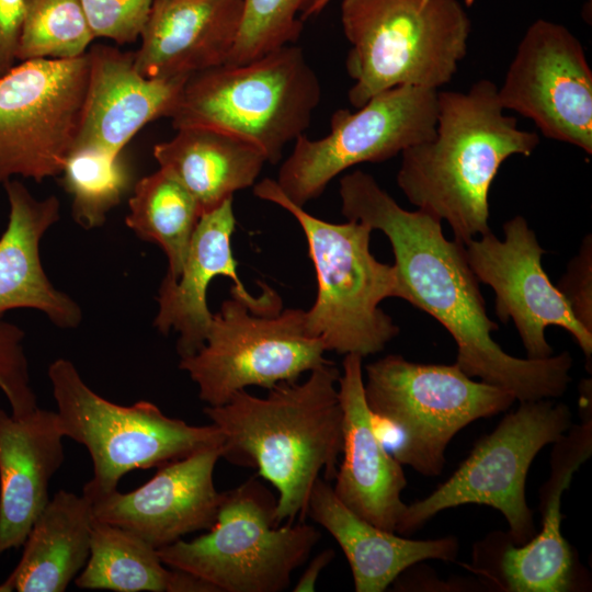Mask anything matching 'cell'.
<instances>
[{
  "label": "cell",
  "mask_w": 592,
  "mask_h": 592,
  "mask_svg": "<svg viewBox=\"0 0 592 592\" xmlns=\"http://www.w3.org/2000/svg\"><path fill=\"white\" fill-rule=\"evenodd\" d=\"M341 212L388 238L403 297L436 319L456 343V362L470 377L510 391L517 401L561 397L571 382L568 352L545 358L508 354L492 338L499 329L486 310L463 244L445 238L442 221L402 208L368 173L340 180Z\"/></svg>",
  "instance_id": "6da1fadb"
},
{
  "label": "cell",
  "mask_w": 592,
  "mask_h": 592,
  "mask_svg": "<svg viewBox=\"0 0 592 592\" xmlns=\"http://www.w3.org/2000/svg\"><path fill=\"white\" fill-rule=\"evenodd\" d=\"M339 377L328 361L304 382L280 383L265 397L242 389L203 409L223 433L221 458L258 469L277 490V524L304 521L317 479L335 477L343 445Z\"/></svg>",
  "instance_id": "7a4b0ae2"
},
{
  "label": "cell",
  "mask_w": 592,
  "mask_h": 592,
  "mask_svg": "<svg viewBox=\"0 0 592 592\" xmlns=\"http://www.w3.org/2000/svg\"><path fill=\"white\" fill-rule=\"evenodd\" d=\"M504 111L488 79L467 91H439L433 136L401 152L399 189L418 209L447 221L463 246L491 231L489 192L502 163L539 144Z\"/></svg>",
  "instance_id": "3957f363"
},
{
  "label": "cell",
  "mask_w": 592,
  "mask_h": 592,
  "mask_svg": "<svg viewBox=\"0 0 592 592\" xmlns=\"http://www.w3.org/2000/svg\"><path fill=\"white\" fill-rule=\"evenodd\" d=\"M253 194L291 213L306 237L318 283L316 300L305 311L308 334L339 354L364 357L383 351L399 327L379 304L402 299L403 292L395 265L372 254V228L356 220H322L292 202L273 179L254 184Z\"/></svg>",
  "instance_id": "277c9868"
},
{
  "label": "cell",
  "mask_w": 592,
  "mask_h": 592,
  "mask_svg": "<svg viewBox=\"0 0 592 592\" xmlns=\"http://www.w3.org/2000/svg\"><path fill=\"white\" fill-rule=\"evenodd\" d=\"M341 24L351 47L345 68L357 109L399 87L439 90L465 58L470 19L458 0H342Z\"/></svg>",
  "instance_id": "5b68a950"
},
{
  "label": "cell",
  "mask_w": 592,
  "mask_h": 592,
  "mask_svg": "<svg viewBox=\"0 0 592 592\" xmlns=\"http://www.w3.org/2000/svg\"><path fill=\"white\" fill-rule=\"evenodd\" d=\"M321 93L303 48L291 44L246 64L192 73L170 118L174 129L201 127L239 137L275 164L284 147L309 127Z\"/></svg>",
  "instance_id": "8992f818"
},
{
  "label": "cell",
  "mask_w": 592,
  "mask_h": 592,
  "mask_svg": "<svg viewBox=\"0 0 592 592\" xmlns=\"http://www.w3.org/2000/svg\"><path fill=\"white\" fill-rule=\"evenodd\" d=\"M365 372V400L385 447L428 477L442 473L446 447L463 428L515 401L510 391L474 380L455 363L420 364L390 354Z\"/></svg>",
  "instance_id": "52a82bcc"
},
{
  "label": "cell",
  "mask_w": 592,
  "mask_h": 592,
  "mask_svg": "<svg viewBox=\"0 0 592 592\" xmlns=\"http://www.w3.org/2000/svg\"><path fill=\"white\" fill-rule=\"evenodd\" d=\"M276 499L257 477L224 491L217 521L192 540L158 549L161 561L201 577L218 592H282L321 538L304 521L281 526Z\"/></svg>",
  "instance_id": "ba28073f"
},
{
  "label": "cell",
  "mask_w": 592,
  "mask_h": 592,
  "mask_svg": "<svg viewBox=\"0 0 592 592\" xmlns=\"http://www.w3.org/2000/svg\"><path fill=\"white\" fill-rule=\"evenodd\" d=\"M48 378L64 436L86 446L92 459L93 476L82 491L87 498L116 490L121 478L134 469L159 467L223 445V433L212 423L187 424L146 400L121 406L104 399L69 360L54 361Z\"/></svg>",
  "instance_id": "9c48e42d"
},
{
  "label": "cell",
  "mask_w": 592,
  "mask_h": 592,
  "mask_svg": "<svg viewBox=\"0 0 592 592\" xmlns=\"http://www.w3.org/2000/svg\"><path fill=\"white\" fill-rule=\"evenodd\" d=\"M519 402L517 409L475 444L445 482L426 498L407 504L396 533L410 534L437 513L471 503L501 512L515 545L536 534L525 497L527 473L538 452L572 425V413L554 399Z\"/></svg>",
  "instance_id": "30bf717a"
},
{
  "label": "cell",
  "mask_w": 592,
  "mask_h": 592,
  "mask_svg": "<svg viewBox=\"0 0 592 592\" xmlns=\"http://www.w3.org/2000/svg\"><path fill=\"white\" fill-rule=\"evenodd\" d=\"M323 343L308 334L305 310L257 315L231 297L213 314L203 348L181 357L179 367L198 388L207 406L226 403L250 386L272 388L296 382L328 362Z\"/></svg>",
  "instance_id": "8fae6325"
},
{
  "label": "cell",
  "mask_w": 592,
  "mask_h": 592,
  "mask_svg": "<svg viewBox=\"0 0 592 592\" xmlns=\"http://www.w3.org/2000/svg\"><path fill=\"white\" fill-rule=\"evenodd\" d=\"M439 90L399 86L371 98L354 112L337 110L330 132L319 139L305 134L282 163L277 184L299 206L320 196L346 169L388 160L433 136Z\"/></svg>",
  "instance_id": "7c38bea8"
},
{
  "label": "cell",
  "mask_w": 592,
  "mask_h": 592,
  "mask_svg": "<svg viewBox=\"0 0 592 592\" xmlns=\"http://www.w3.org/2000/svg\"><path fill=\"white\" fill-rule=\"evenodd\" d=\"M89 79L86 52L31 59L0 77V183L60 174L79 130Z\"/></svg>",
  "instance_id": "4fadbf2b"
},
{
  "label": "cell",
  "mask_w": 592,
  "mask_h": 592,
  "mask_svg": "<svg viewBox=\"0 0 592 592\" xmlns=\"http://www.w3.org/2000/svg\"><path fill=\"white\" fill-rule=\"evenodd\" d=\"M581 422L556 442L550 475L539 491L542 528L515 545L508 533L494 532L475 544L466 565L480 581L505 592H573L587 590L588 576L561 533V499L576 471L592 454L591 380L581 384Z\"/></svg>",
  "instance_id": "5bb4252c"
},
{
  "label": "cell",
  "mask_w": 592,
  "mask_h": 592,
  "mask_svg": "<svg viewBox=\"0 0 592 592\" xmlns=\"http://www.w3.org/2000/svg\"><path fill=\"white\" fill-rule=\"evenodd\" d=\"M498 99L546 138L592 153V70L581 42L565 25L536 20L527 27Z\"/></svg>",
  "instance_id": "9a60e30c"
},
{
  "label": "cell",
  "mask_w": 592,
  "mask_h": 592,
  "mask_svg": "<svg viewBox=\"0 0 592 592\" xmlns=\"http://www.w3.org/2000/svg\"><path fill=\"white\" fill-rule=\"evenodd\" d=\"M504 239L491 231L467 242V261L479 283L496 294V314L501 322L512 320L527 358L553 355L546 340L549 326L565 329L587 358L592 354V332L574 317L569 303L546 274L540 247L526 219L516 215L503 225Z\"/></svg>",
  "instance_id": "2e32d148"
},
{
  "label": "cell",
  "mask_w": 592,
  "mask_h": 592,
  "mask_svg": "<svg viewBox=\"0 0 592 592\" xmlns=\"http://www.w3.org/2000/svg\"><path fill=\"white\" fill-rule=\"evenodd\" d=\"M221 445L200 449L158 467L156 475L129 492L117 489L87 498L93 517L139 536L159 549L187 534L210 530L223 492L214 483Z\"/></svg>",
  "instance_id": "e0dca14e"
},
{
  "label": "cell",
  "mask_w": 592,
  "mask_h": 592,
  "mask_svg": "<svg viewBox=\"0 0 592 592\" xmlns=\"http://www.w3.org/2000/svg\"><path fill=\"white\" fill-rule=\"evenodd\" d=\"M235 228L232 198L203 214L179 277L164 276L161 283L153 326L163 334L170 330L179 334L180 358L195 354L205 343L213 316L207 306V289L218 275L232 281L231 297L246 304L251 312L275 315L281 311L280 296L272 288L264 285L260 296H252L241 283L231 250Z\"/></svg>",
  "instance_id": "ac0fdd59"
},
{
  "label": "cell",
  "mask_w": 592,
  "mask_h": 592,
  "mask_svg": "<svg viewBox=\"0 0 592 592\" xmlns=\"http://www.w3.org/2000/svg\"><path fill=\"white\" fill-rule=\"evenodd\" d=\"M87 54L88 87L71 152L121 153L146 124L171 117L187 77L146 78L135 68L134 52L110 45H93Z\"/></svg>",
  "instance_id": "d6986e66"
},
{
  "label": "cell",
  "mask_w": 592,
  "mask_h": 592,
  "mask_svg": "<svg viewBox=\"0 0 592 592\" xmlns=\"http://www.w3.org/2000/svg\"><path fill=\"white\" fill-rule=\"evenodd\" d=\"M363 357L346 354L338 382L343 412L342 462L332 487L338 499L365 521L395 532L407 506L402 465L379 437L364 396Z\"/></svg>",
  "instance_id": "ffe728a7"
},
{
  "label": "cell",
  "mask_w": 592,
  "mask_h": 592,
  "mask_svg": "<svg viewBox=\"0 0 592 592\" xmlns=\"http://www.w3.org/2000/svg\"><path fill=\"white\" fill-rule=\"evenodd\" d=\"M244 0H153L136 70L146 78L189 77L226 62L238 37Z\"/></svg>",
  "instance_id": "44dd1931"
},
{
  "label": "cell",
  "mask_w": 592,
  "mask_h": 592,
  "mask_svg": "<svg viewBox=\"0 0 592 592\" xmlns=\"http://www.w3.org/2000/svg\"><path fill=\"white\" fill-rule=\"evenodd\" d=\"M64 437L56 411L37 407L15 417L0 409V555L23 546L48 503Z\"/></svg>",
  "instance_id": "7402d4cb"
},
{
  "label": "cell",
  "mask_w": 592,
  "mask_h": 592,
  "mask_svg": "<svg viewBox=\"0 0 592 592\" xmlns=\"http://www.w3.org/2000/svg\"><path fill=\"white\" fill-rule=\"evenodd\" d=\"M3 186L10 213L0 237V320L11 309L31 308L60 328L77 327L82 319L80 307L50 283L39 254L44 234L59 219V200L54 195L37 200L13 179Z\"/></svg>",
  "instance_id": "603a6c76"
},
{
  "label": "cell",
  "mask_w": 592,
  "mask_h": 592,
  "mask_svg": "<svg viewBox=\"0 0 592 592\" xmlns=\"http://www.w3.org/2000/svg\"><path fill=\"white\" fill-rule=\"evenodd\" d=\"M306 515L322 526L343 550L356 592H383L420 561L457 559L459 544L455 536L420 540L380 528L348 509L322 478L312 487Z\"/></svg>",
  "instance_id": "cb8c5ba5"
},
{
  "label": "cell",
  "mask_w": 592,
  "mask_h": 592,
  "mask_svg": "<svg viewBox=\"0 0 592 592\" xmlns=\"http://www.w3.org/2000/svg\"><path fill=\"white\" fill-rule=\"evenodd\" d=\"M155 145L160 169L195 200L202 215L254 185L266 159L254 145L209 128L186 127Z\"/></svg>",
  "instance_id": "d4e9b609"
},
{
  "label": "cell",
  "mask_w": 592,
  "mask_h": 592,
  "mask_svg": "<svg viewBox=\"0 0 592 592\" xmlns=\"http://www.w3.org/2000/svg\"><path fill=\"white\" fill-rule=\"evenodd\" d=\"M93 514L82 494L59 490L35 520L0 592H62L90 555Z\"/></svg>",
  "instance_id": "484cf974"
},
{
  "label": "cell",
  "mask_w": 592,
  "mask_h": 592,
  "mask_svg": "<svg viewBox=\"0 0 592 592\" xmlns=\"http://www.w3.org/2000/svg\"><path fill=\"white\" fill-rule=\"evenodd\" d=\"M201 216L192 195L159 168L135 184L125 221L138 237L160 246L169 262L166 276L175 280Z\"/></svg>",
  "instance_id": "4316f807"
},
{
  "label": "cell",
  "mask_w": 592,
  "mask_h": 592,
  "mask_svg": "<svg viewBox=\"0 0 592 592\" xmlns=\"http://www.w3.org/2000/svg\"><path fill=\"white\" fill-rule=\"evenodd\" d=\"M171 568L158 549L122 527L93 517L90 555L75 584L116 592H168Z\"/></svg>",
  "instance_id": "83f0119b"
},
{
  "label": "cell",
  "mask_w": 592,
  "mask_h": 592,
  "mask_svg": "<svg viewBox=\"0 0 592 592\" xmlns=\"http://www.w3.org/2000/svg\"><path fill=\"white\" fill-rule=\"evenodd\" d=\"M61 174L64 189L72 198V217L84 229L102 226L107 213L121 203L133 181L132 170L122 152L72 151Z\"/></svg>",
  "instance_id": "f1b7e54d"
},
{
  "label": "cell",
  "mask_w": 592,
  "mask_h": 592,
  "mask_svg": "<svg viewBox=\"0 0 592 592\" xmlns=\"http://www.w3.org/2000/svg\"><path fill=\"white\" fill-rule=\"evenodd\" d=\"M80 0H24L16 59H70L94 39Z\"/></svg>",
  "instance_id": "f546056e"
},
{
  "label": "cell",
  "mask_w": 592,
  "mask_h": 592,
  "mask_svg": "<svg viewBox=\"0 0 592 592\" xmlns=\"http://www.w3.org/2000/svg\"><path fill=\"white\" fill-rule=\"evenodd\" d=\"M316 0H244L238 37L226 60L241 65L286 45L296 44L304 15Z\"/></svg>",
  "instance_id": "4dcf8cb0"
},
{
  "label": "cell",
  "mask_w": 592,
  "mask_h": 592,
  "mask_svg": "<svg viewBox=\"0 0 592 592\" xmlns=\"http://www.w3.org/2000/svg\"><path fill=\"white\" fill-rule=\"evenodd\" d=\"M23 340L21 328L0 320V389L10 405L11 414L15 417L25 415L38 407Z\"/></svg>",
  "instance_id": "1f68e13d"
},
{
  "label": "cell",
  "mask_w": 592,
  "mask_h": 592,
  "mask_svg": "<svg viewBox=\"0 0 592 592\" xmlns=\"http://www.w3.org/2000/svg\"><path fill=\"white\" fill-rule=\"evenodd\" d=\"M153 0H80L95 38L118 45L136 42L146 25Z\"/></svg>",
  "instance_id": "d6a6232c"
},
{
  "label": "cell",
  "mask_w": 592,
  "mask_h": 592,
  "mask_svg": "<svg viewBox=\"0 0 592 592\" xmlns=\"http://www.w3.org/2000/svg\"><path fill=\"white\" fill-rule=\"evenodd\" d=\"M574 317L592 332V236L587 235L580 250L558 283Z\"/></svg>",
  "instance_id": "836d02e7"
},
{
  "label": "cell",
  "mask_w": 592,
  "mask_h": 592,
  "mask_svg": "<svg viewBox=\"0 0 592 592\" xmlns=\"http://www.w3.org/2000/svg\"><path fill=\"white\" fill-rule=\"evenodd\" d=\"M24 13V0H0V77L16 60Z\"/></svg>",
  "instance_id": "e575fe53"
},
{
  "label": "cell",
  "mask_w": 592,
  "mask_h": 592,
  "mask_svg": "<svg viewBox=\"0 0 592 592\" xmlns=\"http://www.w3.org/2000/svg\"><path fill=\"white\" fill-rule=\"evenodd\" d=\"M335 554L331 548L323 549L317 554L305 568L295 584L294 592H312L316 590V584L321 571L333 560Z\"/></svg>",
  "instance_id": "d590c367"
},
{
  "label": "cell",
  "mask_w": 592,
  "mask_h": 592,
  "mask_svg": "<svg viewBox=\"0 0 592 592\" xmlns=\"http://www.w3.org/2000/svg\"><path fill=\"white\" fill-rule=\"evenodd\" d=\"M168 592H218L216 588L191 572L172 569Z\"/></svg>",
  "instance_id": "8d00e7d4"
},
{
  "label": "cell",
  "mask_w": 592,
  "mask_h": 592,
  "mask_svg": "<svg viewBox=\"0 0 592 592\" xmlns=\"http://www.w3.org/2000/svg\"><path fill=\"white\" fill-rule=\"evenodd\" d=\"M331 0H316V2L309 8L304 15V21L308 18L319 14Z\"/></svg>",
  "instance_id": "74e56055"
}]
</instances>
